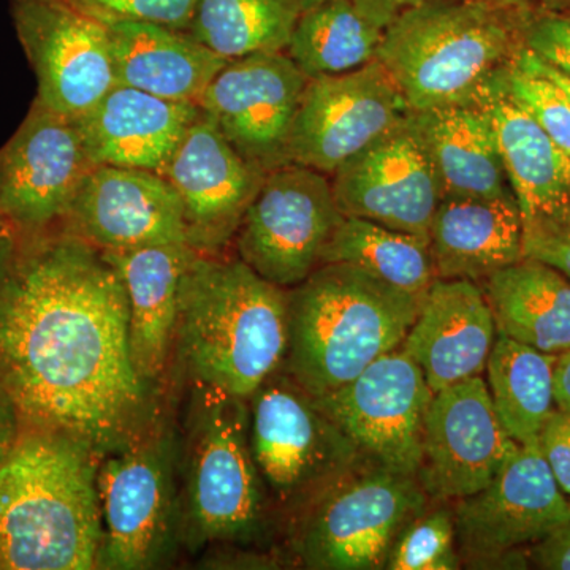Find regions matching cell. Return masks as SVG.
I'll return each instance as SVG.
<instances>
[{
	"mask_svg": "<svg viewBox=\"0 0 570 570\" xmlns=\"http://www.w3.org/2000/svg\"><path fill=\"white\" fill-rule=\"evenodd\" d=\"M0 382L22 426L69 434L100 459L168 407L135 371L121 276L62 223L0 228Z\"/></svg>",
	"mask_w": 570,
	"mask_h": 570,
	"instance_id": "obj_1",
	"label": "cell"
},
{
	"mask_svg": "<svg viewBox=\"0 0 570 570\" xmlns=\"http://www.w3.org/2000/svg\"><path fill=\"white\" fill-rule=\"evenodd\" d=\"M493 9L524 11L532 9V0H472Z\"/></svg>",
	"mask_w": 570,
	"mask_h": 570,
	"instance_id": "obj_44",
	"label": "cell"
},
{
	"mask_svg": "<svg viewBox=\"0 0 570 570\" xmlns=\"http://www.w3.org/2000/svg\"><path fill=\"white\" fill-rule=\"evenodd\" d=\"M181 200L187 243L200 254H224L265 175L246 163L204 112L165 167Z\"/></svg>",
	"mask_w": 570,
	"mask_h": 570,
	"instance_id": "obj_19",
	"label": "cell"
},
{
	"mask_svg": "<svg viewBox=\"0 0 570 570\" xmlns=\"http://www.w3.org/2000/svg\"><path fill=\"white\" fill-rule=\"evenodd\" d=\"M433 396L423 371L400 347L316 400L367 463L417 478Z\"/></svg>",
	"mask_w": 570,
	"mask_h": 570,
	"instance_id": "obj_12",
	"label": "cell"
},
{
	"mask_svg": "<svg viewBox=\"0 0 570 570\" xmlns=\"http://www.w3.org/2000/svg\"><path fill=\"white\" fill-rule=\"evenodd\" d=\"M524 257L538 258L570 279V216L523 228Z\"/></svg>",
	"mask_w": 570,
	"mask_h": 570,
	"instance_id": "obj_37",
	"label": "cell"
},
{
	"mask_svg": "<svg viewBox=\"0 0 570 570\" xmlns=\"http://www.w3.org/2000/svg\"><path fill=\"white\" fill-rule=\"evenodd\" d=\"M499 335L546 352L570 351V279L523 257L480 283Z\"/></svg>",
	"mask_w": 570,
	"mask_h": 570,
	"instance_id": "obj_28",
	"label": "cell"
},
{
	"mask_svg": "<svg viewBox=\"0 0 570 570\" xmlns=\"http://www.w3.org/2000/svg\"><path fill=\"white\" fill-rule=\"evenodd\" d=\"M554 404L561 411L570 412V351L558 355L553 377Z\"/></svg>",
	"mask_w": 570,
	"mask_h": 570,
	"instance_id": "obj_43",
	"label": "cell"
},
{
	"mask_svg": "<svg viewBox=\"0 0 570 570\" xmlns=\"http://www.w3.org/2000/svg\"><path fill=\"white\" fill-rule=\"evenodd\" d=\"M94 167L75 119L33 100L0 149V209L6 223L36 232L61 223Z\"/></svg>",
	"mask_w": 570,
	"mask_h": 570,
	"instance_id": "obj_17",
	"label": "cell"
},
{
	"mask_svg": "<svg viewBox=\"0 0 570 570\" xmlns=\"http://www.w3.org/2000/svg\"><path fill=\"white\" fill-rule=\"evenodd\" d=\"M412 119L436 171L442 198L512 194L485 105L412 111Z\"/></svg>",
	"mask_w": 570,
	"mask_h": 570,
	"instance_id": "obj_27",
	"label": "cell"
},
{
	"mask_svg": "<svg viewBox=\"0 0 570 570\" xmlns=\"http://www.w3.org/2000/svg\"><path fill=\"white\" fill-rule=\"evenodd\" d=\"M330 179L344 217L425 238L442 200L436 171L412 112L406 121L341 165Z\"/></svg>",
	"mask_w": 570,
	"mask_h": 570,
	"instance_id": "obj_18",
	"label": "cell"
},
{
	"mask_svg": "<svg viewBox=\"0 0 570 570\" xmlns=\"http://www.w3.org/2000/svg\"><path fill=\"white\" fill-rule=\"evenodd\" d=\"M428 238L439 279L480 284L524 257L523 219L512 194L442 198Z\"/></svg>",
	"mask_w": 570,
	"mask_h": 570,
	"instance_id": "obj_25",
	"label": "cell"
},
{
	"mask_svg": "<svg viewBox=\"0 0 570 570\" xmlns=\"http://www.w3.org/2000/svg\"><path fill=\"white\" fill-rule=\"evenodd\" d=\"M482 376L434 393L417 480L431 501L456 502L485 489L517 452Z\"/></svg>",
	"mask_w": 570,
	"mask_h": 570,
	"instance_id": "obj_16",
	"label": "cell"
},
{
	"mask_svg": "<svg viewBox=\"0 0 570 570\" xmlns=\"http://www.w3.org/2000/svg\"><path fill=\"white\" fill-rule=\"evenodd\" d=\"M307 78L285 52L234 59L213 78L198 108L261 174L288 163L287 149Z\"/></svg>",
	"mask_w": 570,
	"mask_h": 570,
	"instance_id": "obj_15",
	"label": "cell"
},
{
	"mask_svg": "<svg viewBox=\"0 0 570 570\" xmlns=\"http://www.w3.org/2000/svg\"><path fill=\"white\" fill-rule=\"evenodd\" d=\"M558 355L497 336L487 362V385L502 426L519 444L539 439L554 404Z\"/></svg>",
	"mask_w": 570,
	"mask_h": 570,
	"instance_id": "obj_29",
	"label": "cell"
},
{
	"mask_svg": "<svg viewBox=\"0 0 570 570\" xmlns=\"http://www.w3.org/2000/svg\"><path fill=\"white\" fill-rule=\"evenodd\" d=\"M102 253L126 288L135 371L146 384L167 392L175 365L179 287L198 250L189 243H167Z\"/></svg>",
	"mask_w": 570,
	"mask_h": 570,
	"instance_id": "obj_21",
	"label": "cell"
},
{
	"mask_svg": "<svg viewBox=\"0 0 570 570\" xmlns=\"http://www.w3.org/2000/svg\"><path fill=\"white\" fill-rule=\"evenodd\" d=\"M420 303L354 265H321L287 288L283 370L314 397L336 392L403 346Z\"/></svg>",
	"mask_w": 570,
	"mask_h": 570,
	"instance_id": "obj_5",
	"label": "cell"
},
{
	"mask_svg": "<svg viewBox=\"0 0 570 570\" xmlns=\"http://www.w3.org/2000/svg\"><path fill=\"white\" fill-rule=\"evenodd\" d=\"M430 501L417 478L366 464L288 524L287 553L303 569H385L396 539Z\"/></svg>",
	"mask_w": 570,
	"mask_h": 570,
	"instance_id": "obj_9",
	"label": "cell"
},
{
	"mask_svg": "<svg viewBox=\"0 0 570 570\" xmlns=\"http://www.w3.org/2000/svg\"><path fill=\"white\" fill-rule=\"evenodd\" d=\"M569 501H570V499H569Z\"/></svg>",
	"mask_w": 570,
	"mask_h": 570,
	"instance_id": "obj_50",
	"label": "cell"
},
{
	"mask_svg": "<svg viewBox=\"0 0 570 570\" xmlns=\"http://www.w3.org/2000/svg\"><path fill=\"white\" fill-rule=\"evenodd\" d=\"M343 217L328 175L285 164L265 175L232 245L258 276L287 291L321 266Z\"/></svg>",
	"mask_w": 570,
	"mask_h": 570,
	"instance_id": "obj_11",
	"label": "cell"
},
{
	"mask_svg": "<svg viewBox=\"0 0 570 570\" xmlns=\"http://www.w3.org/2000/svg\"><path fill=\"white\" fill-rule=\"evenodd\" d=\"M504 88L570 159V104L561 89L513 62L505 71Z\"/></svg>",
	"mask_w": 570,
	"mask_h": 570,
	"instance_id": "obj_34",
	"label": "cell"
},
{
	"mask_svg": "<svg viewBox=\"0 0 570 570\" xmlns=\"http://www.w3.org/2000/svg\"><path fill=\"white\" fill-rule=\"evenodd\" d=\"M116 85L174 102L198 104L227 59L214 55L187 31L156 22L107 24Z\"/></svg>",
	"mask_w": 570,
	"mask_h": 570,
	"instance_id": "obj_26",
	"label": "cell"
},
{
	"mask_svg": "<svg viewBox=\"0 0 570 570\" xmlns=\"http://www.w3.org/2000/svg\"><path fill=\"white\" fill-rule=\"evenodd\" d=\"M324 264L354 265L420 302L438 279L430 239L358 217H343L322 254Z\"/></svg>",
	"mask_w": 570,
	"mask_h": 570,
	"instance_id": "obj_30",
	"label": "cell"
},
{
	"mask_svg": "<svg viewBox=\"0 0 570 570\" xmlns=\"http://www.w3.org/2000/svg\"><path fill=\"white\" fill-rule=\"evenodd\" d=\"M461 568L527 569L523 553L570 521L539 439L520 444L485 489L453 502Z\"/></svg>",
	"mask_w": 570,
	"mask_h": 570,
	"instance_id": "obj_10",
	"label": "cell"
},
{
	"mask_svg": "<svg viewBox=\"0 0 570 570\" xmlns=\"http://www.w3.org/2000/svg\"><path fill=\"white\" fill-rule=\"evenodd\" d=\"M10 17L45 107L78 119L116 85L102 21L67 0H10Z\"/></svg>",
	"mask_w": 570,
	"mask_h": 570,
	"instance_id": "obj_14",
	"label": "cell"
},
{
	"mask_svg": "<svg viewBox=\"0 0 570 570\" xmlns=\"http://www.w3.org/2000/svg\"><path fill=\"white\" fill-rule=\"evenodd\" d=\"M6 224V217H3L2 209H0V228H2Z\"/></svg>",
	"mask_w": 570,
	"mask_h": 570,
	"instance_id": "obj_47",
	"label": "cell"
},
{
	"mask_svg": "<svg viewBox=\"0 0 570 570\" xmlns=\"http://www.w3.org/2000/svg\"><path fill=\"white\" fill-rule=\"evenodd\" d=\"M543 9L570 14V0H542Z\"/></svg>",
	"mask_w": 570,
	"mask_h": 570,
	"instance_id": "obj_45",
	"label": "cell"
},
{
	"mask_svg": "<svg viewBox=\"0 0 570 570\" xmlns=\"http://www.w3.org/2000/svg\"><path fill=\"white\" fill-rule=\"evenodd\" d=\"M287 291L236 255H195L179 287L175 360L184 379L249 400L284 365Z\"/></svg>",
	"mask_w": 570,
	"mask_h": 570,
	"instance_id": "obj_3",
	"label": "cell"
},
{
	"mask_svg": "<svg viewBox=\"0 0 570 570\" xmlns=\"http://www.w3.org/2000/svg\"><path fill=\"white\" fill-rule=\"evenodd\" d=\"M61 223L100 250L187 243L175 187L141 168L94 165Z\"/></svg>",
	"mask_w": 570,
	"mask_h": 570,
	"instance_id": "obj_20",
	"label": "cell"
},
{
	"mask_svg": "<svg viewBox=\"0 0 570 570\" xmlns=\"http://www.w3.org/2000/svg\"><path fill=\"white\" fill-rule=\"evenodd\" d=\"M382 36L352 0H325L299 14L285 55L307 80L335 77L376 61Z\"/></svg>",
	"mask_w": 570,
	"mask_h": 570,
	"instance_id": "obj_31",
	"label": "cell"
},
{
	"mask_svg": "<svg viewBox=\"0 0 570 570\" xmlns=\"http://www.w3.org/2000/svg\"><path fill=\"white\" fill-rule=\"evenodd\" d=\"M497 336L493 313L480 284L438 277L423 296L401 348L438 393L482 376Z\"/></svg>",
	"mask_w": 570,
	"mask_h": 570,
	"instance_id": "obj_22",
	"label": "cell"
},
{
	"mask_svg": "<svg viewBox=\"0 0 570 570\" xmlns=\"http://www.w3.org/2000/svg\"><path fill=\"white\" fill-rule=\"evenodd\" d=\"M170 407L97 471L102 542L97 569L165 568L179 539V434Z\"/></svg>",
	"mask_w": 570,
	"mask_h": 570,
	"instance_id": "obj_8",
	"label": "cell"
},
{
	"mask_svg": "<svg viewBox=\"0 0 570 570\" xmlns=\"http://www.w3.org/2000/svg\"><path fill=\"white\" fill-rule=\"evenodd\" d=\"M21 428L20 415L9 397H0V464L17 444Z\"/></svg>",
	"mask_w": 570,
	"mask_h": 570,
	"instance_id": "obj_42",
	"label": "cell"
},
{
	"mask_svg": "<svg viewBox=\"0 0 570 570\" xmlns=\"http://www.w3.org/2000/svg\"><path fill=\"white\" fill-rule=\"evenodd\" d=\"M179 539L193 554L239 550L276 530L249 444V404L184 379Z\"/></svg>",
	"mask_w": 570,
	"mask_h": 570,
	"instance_id": "obj_4",
	"label": "cell"
},
{
	"mask_svg": "<svg viewBox=\"0 0 570 570\" xmlns=\"http://www.w3.org/2000/svg\"><path fill=\"white\" fill-rule=\"evenodd\" d=\"M0 397H9L7 396L6 390L2 387V382H0ZM10 400V397H9Z\"/></svg>",
	"mask_w": 570,
	"mask_h": 570,
	"instance_id": "obj_48",
	"label": "cell"
},
{
	"mask_svg": "<svg viewBox=\"0 0 570 570\" xmlns=\"http://www.w3.org/2000/svg\"><path fill=\"white\" fill-rule=\"evenodd\" d=\"M527 11L428 0L385 29L376 59L412 111L482 104L512 66Z\"/></svg>",
	"mask_w": 570,
	"mask_h": 570,
	"instance_id": "obj_6",
	"label": "cell"
},
{
	"mask_svg": "<svg viewBox=\"0 0 570 570\" xmlns=\"http://www.w3.org/2000/svg\"><path fill=\"white\" fill-rule=\"evenodd\" d=\"M0 570H3L2 561H0Z\"/></svg>",
	"mask_w": 570,
	"mask_h": 570,
	"instance_id": "obj_49",
	"label": "cell"
},
{
	"mask_svg": "<svg viewBox=\"0 0 570 570\" xmlns=\"http://www.w3.org/2000/svg\"><path fill=\"white\" fill-rule=\"evenodd\" d=\"M404 528L390 551L389 570H455L461 568L456 550L455 520L450 502L434 501Z\"/></svg>",
	"mask_w": 570,
	"mask_h": 570,
	"instance_id": "obj_33",
	"label": "cell"
},
{
	"mask_svg": "<svg viewBox=\"0 0 570 570\" xmlns=\"http://www.w3.org/2000/svg\"><path fill=\"white\" fill-rule=\"evenodd\" d=\"M540 452L562 493L570 499V412L554 409L539 434Z\"/></svg>",
	"mask_w": 570,
	"mask_h": 570,
	"instance_id": "obj_38",
	"label": "cell"
},
{
	"mask_svg": "<svg viewBox=\"0 0 570 570\" xmlns=\"http://www.w3.org/2000/svg\"><path fill=\"white\" fill-rule=\"evenodd\" d=\"M291 0H195L187 32L214 55L234 61L285 52L298 21Z\"/></svg>",
	"mask_w": 570,
	"mask_h": 570,
	"instance_id": "obj_32",
	"label": "cell"
},
{
	"mask_svg": "<svg viewBox=\"0 0 570 570\" xmlns=\"http://www.w3.org/2000/svg\"><path fill=\"white\" fill-rule=\"evenodd\" d=\"M249 404V444L276 530L367 461L335 420L281 367Z\"/></svg>",
	"mask_w": 570,
	"mask_h": 570,
	"instance_id": "obj_7",
	"label": "cell"
},
{
	"mask_svg": "<svg viewBox=\"0 0 570 570\" xmlns=\"http://www.w3.org/2000/svg\"><path fill=\"white\" fill-rule=\"evenodd\" d=\"M292 3L299 10V13L303 11L313 9V7L318 6V3L325 2V0H291Z\"/></svg>",
	"mask_w": 570,
	"mask_h": 570,
	"instance_id": "obj_46",
	"label": "cell"
},
{
	"mask_svg": "<svg viewBox=\"0 0 570 570\" xmlns=\"http://www.w3.org/2000/svg\"><path fill=\"white\" fill-rule=\"evenodd\" d=\"M411 112L377 59L348 73L314 78L307 81L292 126L288 163L332 176Z\"/></svg>",
	"mask_w": 570,
	"mask_h": 570,
	"instance_id": "obj_13",
	"label": "cell"
},
{
	"mask_svg": "<svg viewBox=\"0 0 570 570\" xmlns=\"http://www.w3.org/2000/svg\"><path fill=\"white\" fill-rule=\"evenodd\" d=\"M513 66L519 67L521 70L530 71V73L547 78V80H550L561 89V92L564 94L566 99H568L570 104V77L562 73L557 67L551 66V63L540 59L538 55L528 50L523 43H521L515 58H513Z\"/></svg>",
	"mask_w": 570,
	"mask_h": 570,
	"instance_id": "obj_41",
	"label": "cell"
},
{
	"mask_svg": "<svg viewBox=\"0 0 570 570\" xmlns=\"http://www.w3.org/2000/svg\"><path fill=\"white\" fill-rule=\"evenodd\" d=\"M504 75L482 104L493 122L523 228L558 223L570 216V159L509 96Z\"/></svg>",
	"mask_w": 570,
	"mask_h": 570,
	"instance_id": "obj_24",
	"label": "cell"
},
{
	"mask_svg": "<svg viewBox=\"0 0 570 570\" xmlns=\"http://www.w3.org/2000/svg\"><path fill=\"white\" fill-rule=\"evenodd\" d=\"M198 112V105L115 85L75 122L92 165L141 168L163 175Z\"/></svg>",
	"mask_w": 570,
	"mask_h": 570,
	"instance_id": "obj_23",
	"label": "cell"
},
{
	"mask_svg": "<svg viewBox=\"0 0 570 570\" xmlns=\"http://www.w3.org/2000/svg\"><path fill=\"white\" fill-rule=\"evenodd\" d=\"M532 568L570 570V521L527 549Z\"/></svg>",
	"mask_w": 570,
	"mask_h": 570,
	"instance_id": "obj_39",
	"label": "cell"
},
{
	"mask_svg": "<svg viewBox=\"0 0 570 570\" xmlns=\"http://www.w3.org/2000/svg\"><path fill=\"white\" fill-rule=\"evenodd\" d=\"M100 456L58 431L22 426L0 464L3 570L97 569Z\"/></svg>",
	"mask_w": 570,
	"mask_h": 570,
	"instance_id": "obj_2",
	"label": "cell"
},
{
	"mask_svg": "<svg viewBox=\"0 0 570 570\" xmlns=\"http://www.w3.org/2000/svg\"><path fill=\"white\" fill-rule=\"evenodd\" d=\"M521 43L570 77V14L532 7L521 22Z\"/></svg>",
	"mask_w": 570,
	"mask_h": 570,
	"instance_id": "obj_36",
	"label": "cell"
},
{
	"mask_svg": "<svg viewBox=\"0 0 570 570\" xmlns=\"http://www.w3.org/2000/svg\"><path fill=\"white\" fill-rule=\"evenodd\" d=\"M104 24L119 21L156 22L187 31L195 0H67Z\"/></svg>",
	"mask_w": 570,
	"mask_h": 570,
	"instance_id": "obj_35",
	"label": "cell"
},
{
	"mask_svg": "<svg viewBox=\"0 0 570 570\" xmlns=\"http://www.w3.org/2000/svg\"><path fill=\"white\" fill-rule=\"evenodd\" d=\"M352 2L367 21L385 31L404 11L414 9L428 0H352Z\"/></svg>",
	"mask_w": 570,
	"mask_h": 570,
	"instance_id": "obj_40",
	"label": "cell"
}]
</instances>
